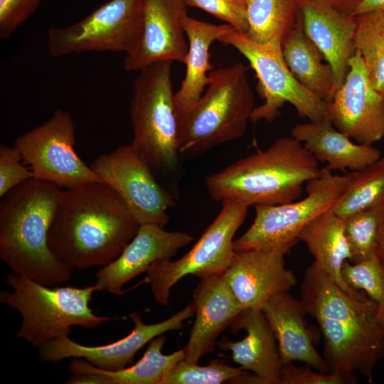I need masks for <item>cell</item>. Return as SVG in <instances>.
Listing matches in <instances>:
<instances>
[{
	"label": "cell",
	"instance_id": "cell-17",
	"mask_svg": "<svg viewBox=\"0 0 384 384\" xmlns=\"http://www.w3.org/2000/svg\"><path fill=\"white\" fill-rule=\"evenodd\" d=\"M287 253L280 249L235 251L221 276L243 309H262L272 296L297 284L295 274L285 266Z\"/></svg>",
	"mask_w": 384,
	"mask_h": 384
},
{
	"label": "cell",
	"instance_id": "cell-34",
	"mask_svg": "<svg viewBox=\"0 0 384 384\" xmlns=\"http://www.w3.org/2000/svg\"><path fill=\"white\" fill-rule=\"evenodd\" d=\"M187 6L202 9L226 22L239 32L247 33L248 18L245 0H183Z\"/></svg>",
	"mask_w": 384,
	"mask_h": 384
},
{
	"label": "cell",
	"instance_id": "cell-21",
	"mask_svg": "<svg viewBox=\"0 0 384 384\" xmlns=\"http://www.w3.org/2000/svg\"><path fill=\"white\" fill-rule=\"evenodd\" d=\"M232 324L233 331L244 329L246 336L239 341L223 337L218 346L230 351L233 361L242 370L252 371L267 384H278L283 363L275 336L262 310L245 309Z\"/></svg>",
	"mask_w": 384,
	"mask_h": 384
},
{
	"label": "cell",
	"instance_id": "cell-30",
	"mask_svg": "<svg viewBox=\"0 0 384 384\" xmlns=\"http://www.w3.org/2000/svg\"><path fill=\"white\" fill-rule=\"evenodd\" d=\"M355 17L356 50L373 86L384 95V12H368Z\"/></svg>",
	"mask_w": 384,
	"mask_h": 384
},
{
	"label": "cell",
	"instance_id": "cell-5",
	"mask_svg": "<svg viewBox=\"0 0 384 384\" xmlns=\"http://www.w3.org/2000/svg\"><path fill=\"white\" fill-rule=\"evenodd\" d=\"M247 70L242 63L213 70L201 98L176 106L179 154L199 156L245 135L255 108Z\"/></svg>",
	"mask_w": 384,
	"mask_h": 384
},
{
	"label": "cell",
	"instance_id": "cell-28",
	"mask_svg": "<svg viewBox=\"0 0 384 384\" xmlns=\"http://www.w3.org/2000/svg\"><path fill=\"white\" fill-rule=\"evenodd\" d=\"M166 339L164 334L153 338L143 357L132 366L114 371L99 368L106 384H164L174 366L185 358L183 348L164 354L161 349Z\"/></svg>",
	"mask_w": 384,
	"mask_h": 384
},
{
	"label": "cell",
	"instance_id": "cell-9",
	"mask_svg": "<svg viewBox=\"0 0 384 384\" xmlns=\"http://www.w3.org/2000/svg\"><path fill=\"white\" fill-rule=\"evenodd\" d=\"M218 41L235 48L247 60L257 75L264 103L254 109L252 122H272L279 115L280 109L286 102L309 121H319L326 117L329 102L296 80L284 61L281 43H257L232 27Z\"/></svg>",
	"mask_w": 384,
	"mask_h": 384
},
{
	"label": "cell",
	"instance_id": "cell-15",
	"mask_svg": "<svg viewBox=\"0 0 384 384\" xmlns=\"http://www.w3.org/2000/svg\"><path fill=\"white\" fill-rule=\"evenodd\" d=\"M195 314L193 303L166 320L144 324L138 313L129 315L134 326L125 337L114 342L96 346L78 343L64 335L38 348L43 361L58 362L65 358H84L93 366L107 370H119L130 366L136 353L153 338L165 332L181 329L183 322Z\"/></svg>",
	"mask_w": 384,
	"mask_h": 384
},
{
	"label": "cell",
	"instance_id": "cell-18",
	"mask_svg": "<svg viewBox=\"0 0 384 384\" xmlns=\"http://www.w3.org/2000/svg\"><path fill=\"white\" fill-rule=\"evenodd\" d=\"M193 240L187 233L167 231L160 225H140L120 255L97 272L95 285L98 291L122 296L125 284L146 272L154 262L171 259Z\"/></svg>",
	"mask_w": 384,
	"mask_h": 384
},
{
	"label": "cell",
	"instance_id": "cell-1",
	"mask_svg": "<svg viewBox=\"0 0 384 384\" xmlns=\"http://www.w3.org/2000/svg\"><path fill=\"white\" fill-rule=\"evenodd\" d=\"M300 300L323 335L328 373L355 384L358 371L372 383L375 367L384 357V325L378 304L366 294H347L313 264L304 272Z\"/></svg>",
	"mask_w": 384,
	"mask_h": 384
},
{
	"label": "cell",
	"instance_id": "cell-10",
	"mask_svg": "<svg viewBox=\"0 0 384 384\" xmlns=\"http://www.w3.org/2000/svg\"><path fill=\"white\" fill-rule=\"evenodd\" d=\"M221 203L220 212L187 253L176 260H158L146 272L143 282L150 285L157 303L167 305L171 289L183 277L202 279L222 275L230 266L235 252L233 238L249 206L232 200Z\"/></svg>",
	"mask_w": 384,
	"mask_h": 384
},
{
	"label": "cell",
	"instance_id": "cell-36",
	"mask_svg": "<svg viewBox=\"0 0 384 384\" xmlns=\"http://www.w3.org/2000/svg\"><path fill=\"white\" fill-rule=\"evenodd\" d=\"M41 0H0V38L7 40L38 9Z\"/></svg>",
	"mask_w": 384,
	"mask_h": 384
},
{
	"label": "cell",
	"instance_id": "cell-23",
	"mask_svg": "<svg viewBox=\"0 0 384 384\" xmlns=\"http://www.w3.org/2000/svg\"><path fill=\"white\" fill-rule=\"evenodd\" d=\"M291 136L318 161L326 163L331 171H358L381 157L380 151L373 145L353 142L336 129L328 115L319 121L296 124Z\"/></svg>",
	"mask_w": 384,
	"mask_h": 384
},
{
	"label": "cell",
	"instance_id": "cell-3",
	"mask_svg": "<svg viewBox=\"0 0 384 384\" xmlns=\"http://www.w3.org/2000/svg\"><path fill=\"white\" fill-rule=\"evenodd\" d=\"M63 188L37 178L9 191L0 204V258L12 272L42 284L68 282L73 269L51 252L48 235Z\"/></svg>",
	"mask_w": 384,
	"mask_h": 384
},
{
	"label": "cell",
	"instance_id": "cell-16",
	"mask_svg": "<svg viewBox=\"0 0 384 384\" xmlns=\"http://www.w3.org/2000/svg\"><path fill=\"white\" fill-rule=\"evenodd\" d=\"M186 14L183 0H143L141 35L124 58V69L139 72L160 61L183 63L188 41L182 19Z\"/></svg>",
	"mask_w": 384,
	"mask_h": 384
},
{
	"label": "cell",
	"instance_id": "cell-14",
	"mask_svg": "<svg viewBox=\"0 0 384 384\" xmlns=\"http://www.w3.org/2000/svg\"><path fill=\"white\" fill-rule=\"evenodd\" d=\"M327 115L336 129L357 143L373 145L384 139V95L373 86L358 50L329 102Z\"/></svg>",
	"mask_w": 384,
	"mask_h": 384
},
{
	"label": "cell",
	"instance_id": "cell-35",
	"mask_svg": "<svg viewBox=\"0 0 384 384\" xmlns=\"http://www.w3.org/2000/svg\"><path fill=\"white\" fill-rule=\"evenodd\" d=\"M21 161V155L14 145H0L1 198L23 182L34 178L32 171Z\"/></svg>",
	"mask_w": 384,
	"mask_h": 384
},
{
	"label": "cell",
	"instance_id": "cell-24",
	"mask_svg": "<svg viewBox=\"0 0 384 384\" xmlns=\"http://www.w3.org/2000/svg\"><path fill=\"white\" fill-rule=\"evenodd\" d=\"M314 257L313 265L326 274L341 289L352 297H361L362 290L351 288L343 279L341 270L343 263L351 262L352 255L345 235L343 219L332 209L309 223L299 235Z\"/></svg>",
	"mask_w": 384,
	"mask_h": 384
},
{
	"label": "cell",
	"instance_id": "cell-6",
	"mask_svg": "<svg viewBox=\"0 0 384 384\" xmlns=\"http://www.w3.org/2000/svg\"><path fill=\"white\" fill-rule=\"evenodd\" d=\"M6 281L12 291L1 292L0 302L18 311L22 318L16 336L37 348L69 335L71 326L95 329L112 320L96 315L90 307L92 294L98 291L95 284L52 287L14 272Z\"/></svg>",
	"mask_w": 384,
	"mask_h": 384
},
{
	"label": "cell",
	"instance_id": "cell-40",
	"mask_svg": "<svg viewBox=\"0 0 384 384\" xmlns=\"http://www.w3.org/2000/svg\"><path fill=\"white\" fill-rule=\"evenodd\" d=\"M376 257L380 264L384 267V215L378 239Z\"/></svg>",
	"mask_w": 384,
	"mask_h": 384
},
{
	"label": "cell",
	"instance_id": "cell-2",
	"mask_svg": "<svg viewBox=\"0 0 384 384\" xmlns=\"http://www.w3.org/2000/svg\"><path fill=\"white\" fill-rule=\"evenodd\" d=\"M140 225L122 198L102 182L62 190L48 247L71 269L103 267L115 260Z\"/></svg>",
	"mask_w": 384,
	"mask_h": 384
},
{
	"label": "cell",
	"instance_id": "cell-19",
	"mask_svg": "<svg viewBox=\"0 0 384 384\" xmlns=\"http://www.w3.org/2000/svg\"><path fill=\"white\" fill-rule=\"evenodd\" d=\"M301 14L305 34L333 68L336 91L344 82L356 51V17L314 0H301Z\"/></svg>",
	"mask_w": 384,
	"mask_h": 384
},
{
	"label": "cell",
	"instance_id": "cell-29",
	"mask_svg": "<svg viewBox=\"0 0 384 384\" xmlns=\"http://www.w3.org/2000/svg\"><path fill=\"white\" fill-rule=\"evenodd\" d=\"M348 187L333 208L342 219L358 211L384 205V157L346 174Z\"/></svg>",
	"mask_w": 384,
	"mask_h": 384
},
{
	"label": "cell",
	"instance_id": "cell-7",
	"mask_svg": "<svg viewBox=\"0 0 384 384\" xmlns=\"http://www.w3.org/2000/svg\"><path fill=\"white\" fill-rule=\"evenodd\" d=\"M172 63H154L139 70L133 82L129 107L133 139L130 145L152 171H173L178 165Z\"/></svg>",
	"mask_w": 384,
	"mask_h": 384
},
{
	"label": "cell",
	"instance_id": "cell-13",
	"mask_svg": "<svg viewBox=\"0 0 384 384\" xmlns=\"http://www.w3.org/2000/svg\"><path fill=\"white\" fill-rule=\"evenodd\" d=\"M90 167L102 183L122 198L139 225H166L174 197L155 179L130 144L101 154Z\"/></svg>",
	"mask_w": 384,
	"mask_h": 384
},
{
	"label": "cell",
	"instance_id": "cell-31",
	"mask_svg": "<svg viewBox=\"0 0 384 384\" xmlns=\"http://www.w3.org/2000/svg\"><path fill=\"white\" fill-rule=\"evenodd\" d=\"M384 205L358 211L343 219L345 235L352 255L351 262L357 263L376 255Z\"/></svg>",
	"mask_w": 384,
	"mask_h": 384
},
{
	"label": "cell",
	"instance_id": "cell-39",
	"mask_svg": "<svg viewBox=\"0 0 384 384\" xmlns=\"http://www.w3.org/2000/svg\"><path fill=\"white\" fill-rule=\"evenodd\" d=\"M372 11L384 12V0H362L354 16Z\"/></svg>",
	"mask_w": 384,
	"mask_h": 384
},
{
	"label": "cell",
	"instance_id": "cell-4",
	"mask_svg": "<svg viewBox=\"0 0 384 384\" xmlns=\"http://www.w3.org/2000/svg\"><path fill=\"white\" fill-rule=\"evenodd\" d=\"M318 162L302 142L281 137L208 176L206 186L217 201L232 200L249 207L284 204L296 201L304 184L320 175Z\"/></svg>",
	"mask_w": 384,
	"mask_h": 384
},
{
	"label": "cell",
	"instance_id": "cell-32",
	"mask_svg": "<svg viewBox=\"0 0 384 384\" xmlns=\"http://www.w3.org/2000/svg\"><path fill=\"white\" fill-rule=\"evenodd\" d=\"M341 274L351 288L365 292L378 304V316L384 325V267L376 255L357 263L346 261Z\"/></svg>",
	"mask_w": 384,
	"mask_h": 384
},
{
	"label": "cell",
	"instance_id": "cell-12",
	"mask_svg": "<svg viewBox=\"0 0 384 384\" xmlns=\"http://www.w3.org/2000/svg\"><path fill=\"white\" fill-rule=\"evenodd\" d=\"M142 1L110 0L73 25L49 29V54L60 57L88 51L129 53L141 35Z\"/></svg>",
	"mask_w": 384,
	"mask_h": 384
},
{
	"label": "cell",
	"instance_id": "cell-22",
	"mask_svg": "<svg viewBox=\"0 0 384 384\" xmlns=\"http://www.w3.org/2000/svg\"><path fill=\"white\" fill-rule=\"evenodd\" d=\"M275 336L283 363L301 361L320 372L328 373L326 361L314 348L300 299L288 292L272 296L262 308Z\"/></svg>",
	"mask_w": 384,
	"mask_h": 384
},
{
	"label": "cell",
	"instance_id": "cell-20",
	"mask_svg": "<svg viewBox=\"0 0 384 384\" xmlns=\"http://www.w3.org/2000/svg\"><path fill=\"white\" fill-rule=\"evenodd\" d=\"M196 319L183 348L184 360L198 363L214 351L219 334L232 324L243 308L221 275L201 279L193 294Z\"/></svg>",
	"mask_w": 384,
	"mask_h": 384
},
{
	"label": "cell",
	"instance_id": "cell-33",
	"mask_svg": "<svg viewBox=\"0 0 384 384\" xmlns=\"http://www.w3.org/2000/svg\"><path fill=\"white\" fill-rule=\"evenodd\" d=\"M240 367L230 366L218 360L201 366L198 363L183 359L174 366L164 384H220L233 381L246 373Z\"/></svg>",
	"mask_w": 384,
	"mask_h": 384
},
{
	"label": "cell",
	"instance_id": "cell-8",
	"mask_svg": "<svg viewBox=\"0 0 384 384\" xmlns=\"http://www.w3.org/2000/svg\"><path fill=\"white\" fill-rule=\"evenodd\" d=\"M348 187L346 175L334 174L327 167L306 183V196L280 205L255 206L250 227L234 240L235 251L280 249L289 252L303 229L323 213L333 209Z\"/></svg>",
	"mask_w": 384,
	"mask_h": 384
},
{
	"label": "cell",
	"instance_id": "cell-11",
	"mask_svg": "<svg viewBox=\"0 0 384 384\" xmlns=\"http://www.w3.org/2000/svg\"><path fill=\"white\" fill-rule=\"evenodd\" d=\"M75 130L71 114L55 110L46 121L17 137L13 144L34 178L71 188L101 182L75 150Z\"/></svg>",
	"mask_w": 384,
	"mask_h": 384
},
{
	"label": "cell",
	"instance_id": "cell-38",
	"mask_svg": "<svg viewBox=\"0 0 384 384\" xmlns=\"http://www.w3.org/2000/svg\"><path fill=\"white\" fill-rule=\"evenodd\" d=\"M342 13L353 16L362 0H314Z\"/></svg>",
	"mask_w": 384,
	"mask_h": 384
},
{
	"label": "cell",
	"instance_id": "cell-37",
	"mask_svg": "<svg viewBox=\"0 0 384 384\" xmlns=\"http://www.w3.org/2000/svg\"><path fill=\"white\" fill-rule=\"evenodd\" d=\"M278 384H351L337 373H323L314 370L306 364L296 366L293 362L283 363Z\"/></svg>",
	"mask_w": 384,
	"mask_h": 384
},
{
	"label": "cell",
	"instance_id": "cell-27",
	"mask_svg": "<svg viewBox=\"0 0 384 384\" xmlns=\"http://www.w3.org/2000/svg\"><path fill=\"white\" fill-rule=\"evenodd\" d=\"M248 31L260 43H281L301 16V0H245Z\"/></svg>",
	"mask_w": 384,
	"mask_h": 384
},
{
	"label": "cell",
	"instance_id": "cell-26",
	"mask_svg": "<svg viewBox=\"0 0 384 384\" xmlns=\"http://www.w3.org/2000/svg\"><path fill=\"white\" fill-rule=\"evenodd\" d=\"M284 61L296 80L306 89L329 102L334 95V74L324 55L305 34L302 14L282 42Z\"/></svg>",
	"mask_w": 384,
	"mask_h": 384
},
{
	"label": "cell",
	"instance_id": "cell-25",
	"mask_svg": "<svg viewBox=\"0 0 384 384\" xmlns=\"http://www.w3.org/2000/svg\"><path fill=\"white\" fill-rule=\"evenodd\" d=\"M182 24L188 41L183 62L186 70L174 99L176 106L187 108L201 98L209 82V73L214 68L210 62V46L231 26L227 23L216 25L200 21L188 14L183 17Z\"/></svg>",
	"mask_w": 384,
	"mask_h": 384
}]
</instances>
